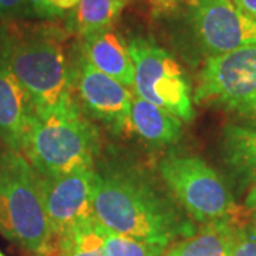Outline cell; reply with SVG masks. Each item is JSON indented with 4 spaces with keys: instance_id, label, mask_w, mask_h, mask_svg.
<instances>
[{
    "instance_id": "cell-1",
    "label": "cell",
    "mask_w": 256,
    "mask_h": 256,
    "mask_svg": "<svg viewBox=\"0 0 256 256\" xmlns=\"http://www.w3.org/2000/svg\"><path fill=\"white\" fill-rule=\"evenodd\" d=\"M92 212L106 228L164 248L198 229L165 185L124 161L104 162L96 170Z\"/></svg>"
},
{
    "instance_id": "cell-2",
    "label": "cell",
    "mask_w": 256,
    "mask_h": 256,
    "mask_svg": "<svg viewBox=\"0 0 256 256\" xmlns=\"http://www.w3.org/2000/svg\"><path fill=\"white\" fill-rule=\"evenodd\" d=\"M0 66L28 92L37 116L78 108L66 33L52 23L0 20Z\"/></svg>"
},
{
    "instance_id": "cell-3",
    "label": "cell",
    "mask_w": 256,
    "mask_h": 256,
    "mask_svg": "<svg viewBox=\"0 0 256 256\" xmlns=\"http://www.w3.org/2000/svg\"><path fill=\"white\" fill-rule=\"evenodd\" d=\"M98 150V130L78 107L46 116L34 114L22 154L37 174L57 178L94 170Z\"/></svg>"
},
{
    "instance_id": "cell-4",
    "label": "cell",
    "mask_w": 256,
    "mask_h": 256,
    "mask_svg": "<svg viewBox=\"0 0 256 256\" xmlns=\"http://www.w3.org/2000/svg\"><path fill=\"white\" fill-rule=\"evenodd\" d=\"M0 234L37 255H50L53 232L38 174L22 152L0 151Z\"/></svg>"
},
{
    "instance_id": "cell-5",
    "label": "cell",
    "mask_w": 256,
    "mask_h": 256,
    "mask_svg": "<svg viewBox=\"0 0 256 256\" xmlns=\"http://www.w3.org/2000/svg\"><path fill=\"white\" fill-rule=\"evenodd\" d=\"M158 174L196 224L246 218L248 210L239 208L220 175L200 156L170 154L158 162Z\"/></svg>"
},
{
    "instance_id": "cell-6",
    "label": "cell",
    "mask_w": 256,
    "mask_h": 256,
    "mask_svg": "<svg viewBox=\"0 0 256 256\" xmlns=\"http://www.w3.org/2000/svg\"><path fill=\"white\" fill-rule=\"evenodd\" d=\"M128 50L134 64V94L191 122L195 117L191 86L174 56L142 37L132 38Z\"/></svg>"
},
{
    "instance_id": "cell-7",
    "label": "cell",
    "mask_w": 256,
    "mask_h": 256,
    "mask_svg": "<svg viewBox=\"0 0 256 256\" xmlns=\"http://www.w3.org/2000/svg\"><path fill=\"white\" fill-rule=\"evenodd\" d=\"M192 100L235 112L256 124V44L206 57Z\"/></svg>"
},
{
    "instance_id": "cell-8",
    "label": "cell",
    "mask_w": 256,
    "mask_h": 256,
    "mask_svg": "<svg viewBox=\"0 0 256 256\" xmlns=\"http://www.w3.org/2000/svg\"><path fill=\"white\" fill-rule=\"evenodd\" d=\"M72 63V84L76 101L87 116L100 121L116 136L130 134L132 92L88 63L82 50Z\"/></svg>"
},
{
    "instance_id": "cell-9",
    "label": "cell",
    "mask_w": 256,
    "mask_h": 256,
    "mask_svg": "<svg viewBox=\"0 0 256 256\" xmlns=\"http://www.w3.org/2000/svg\"><path fill=\"white\" fill-rule=\"evenodd\" d=\"M186 8L194 37L206 57L256 44V20L232 0H195Z\"/></svg>"
},
{
    "instance_id": "cell-10",
    "label": "cell",
    "mask_w": 256,
    "mask_h": 256,
    "mask_svg": "<svg viewBox=\"0 0 256 256\" xmlns=\"http://www.w3.org/2000/svg\"><path fill=\"white\" fill-rule=\"evenodd\" d=\"M94 176L96 168L57 178L38 175L43 206L53 232V239L80 220L94 215Z\"/></svg>"
},
{
    "instance_id": "cell-11",
    "label": "cell",
    "mask_w": 256,
    "mask_h": 256,
    "mask_svg": "<svg viewBox=\"0 0 256 256\" xmlns=\"http://www.w3.org/2000/svg\"><path fill=\"white\" fill-rule=\"evenodd\" d=\"M36 111L16 77L0 66V140L8 150L23 152Z\"/></svg>"
},
{
    "instance_id": "cell-12",
    "label": "cell",
    "mask_w": 256,
    "mask_h": 256,
    "mask_svg": "<svg viewBox=\"0 0 256 256\" xmlns=\"http://www.w3.org/2000/svg\"><path fill=\"white\" fill-rule=\"evenodd\" d=\"M78 48L92 67L128 88H132L134 64L130 56L128 43L117 32L110 28L82 37Z\"/></svg>"
},
{
    "instance_id": "cell-13",
    "label": "cell",
    "mask_w": 256,
    "mask_h": 256,
    "mask_svg": "<svg viewBox=\"0 0 256 256\" xmlns=\"http://www.w3.org/2000/svg\"><path fill=\"white\" fill-rule=\"evenodd\" d=\"M130 132L150 146H172L182 138V121L174 114L142 100L132 92Z\"/></svg>"
},
{
    "instance_id": "cell-14",
    "label": "cell",
    "mask_w": 256,
    "mask_h": 256,
    "mask_svg": "<svg viewBox=\"0 0 256 256\" xmlns=\"http://www.w3.org/2000/svg\"><path fill=\"white\" fill-rule=\"evenodd\" d=\"M245 220H222L204 224L188 238L166 248L162 256H230L239 226Z\"/></svg>"
},
{
    "instance_id": "cell-15",
    "label": "cell",
    "mask_w": 256,
    "mask_h": 256,
    "mask_svg": "<svg viewBox=\"0 0 256 256\" xmlns=\"http://www.w3.org/2000/svg\"><path fill=\"white\" fill-rule=\"evenodd\" d=\"M220 148L230 171L244 182L256 184V126H225Z\"/></svg>"
},
{
    "instance_id": "cell-16",
    "label": "cell",
    "mask_w": 256,
    "mask_h": 256,
    "mask_svg": "<svg viewBox=\"0 0 256 256\" xmlns=\"http://www.w3.org/2000/svg\"><path fill=\"white\" fill-rule=\"evenodd\" d=\"M48 256H107L96 216L80 220L56 236Z\"/></svg>"
},
{
    "instance_id": "cell-17",
    "label": "cell",
    "mask_w": 256,
    "mask_h": 256,
    "mask_svg": "<svg viewBox=\"0 0 256 256\" xmlns=\"http://www.w3.org/2000/svg\"><path fill=\"white\" fill-rule=\"evenodd\" d=\"M130 0H80L70 13L72 28L86 37L104 28H110L120 18Z\"/></svg>"
},
{
    "instance_id": "cell-18",
    "label": "cell",
    "mask_w": 256,
    "mask_h": 256,
    "mask_svg": "<svg viewBox=\"0 0 256 256\" xmlns=\"http://www.w3.org/2000/svg\"><path fill=\"white\" fill-rule=\"evenodd\" d=\"M102 246L107 256H162L166 248L117 234L98 222Z\"/></svg>"
},
{
    "instance_id": "cell-19",
    "label": "cell",
    "mask_w": 256,
    "mask_h": 256,
    "mask_svg": "<svg viewBox=\"0 0 256 256\" xmlns=\"http://www.w3.org/2000/svg\"><path fill=\"white\" fill-rule=\"evenodd\" d=\"M80 0H26V9L37 18L54 20L70 16Z\"/></svg>"
},
{
    "instance_id": "cell-20",
    "label": "cell",
    "mask_w": 256,
    "mask_h": 256,
    "mask_svg": "<svg viewBox=\"0 0 256 256\" xmlns=\"http://www.w3.org/2000/svg\"><path fill=\"white\" fill-rule=\"evenodd\" d=\"M230 256H256V222H244L238 229Z\"/></svg>"
},
{
    "instance_id": "cell-21",
    "label": "cell",
    "mask_w": 256,
    "mask_h": 256,
    "mask_svg": "<svg viewBox=\"0 0 256 256\" xmlns=\"http://www.w3.org/2000/svg\"><path fill=\"white\" fill-rule=\"evenodd\" d=\"M150 6L156 14H168L171 12H175L181 6H186L195 0H148Z\"/></svg>"
},
{
    "instance_id": "cell-22",
    "label": "cell",
    "mask_w": 256,
    "mask_h": 256,
    "mask_svg": "<svg viewBox=\"0 0 256 256\" xmlns=\"http://www.w3.org/2000/svg\"><path fill=\"white\" fill-rule=\"evenodd\" d=\"M23 9H26V0H0V20L14 18Z\"/></svg>"
},
{
    "instance_id": "cell-23",
    "label": "cell",
    "mask_w": 256,
    "mask_h": 256,
    "mask_svg": "<svg viewBox=\"0 0 256 256\" xmlns=\"http://www.w3.org/2000/svg\"><path fill=\"white\" fill-rule=\"evenodd\" d=\"M239 10H242L246 16L256 20V0H232Z\"/></svg>"
},
{
    "instance_id": "cell-24",
    "label": "cell",
    "mask_w": 256,
    "mask_h": 256,
    "mask_svg": "<svg viewBox=\"0 0 256 256\" xmlns=\"http://www.w3.org/2000/svg\"><path fill=\"white\" fill-rule=\"evenodd\" d=\"M246 210L256 222V184H252L246 196Z\"/></svg>"
},
{
    "instance_id": "cell-25",
    "label": "cell",
    "mask_w": 256,
    "mask_h": 256,
    "mask_svg": "<svg viewBox=\"0 0 256 256\" xmlns=\"http://www.w3.org/2000/svg\"><path fill=\"white\" fill-rule=\"evenodd\" d=\"M0 256H6V255H4V254H3V252L0 250Z\"/></svg>"
},
{
    "instance_id": "cell-26",
    "label": "cell",
    "mask_w": 256,
    "mask_h": 256,
    "mask_svg": "<svg viewBox=\"0 0 256 256\" xmlns=\"http://www.w3.org/2000/svg\"><path fill=\"white\" fill-rule=\"evenodd\" d=\"M37 256H46V255H37Z\"/></svg>"
},
{
    "instance_id": "cell-27",
    "label": "cell",
    "mask_w": 256,
    "mask_h": 256,
    "mask_svg": "<svg viewBox=\"0 0 256 256\" xmlns=\"http://www.w3.org/2000/svg\"><path fill=\"white\" fill-rule=\"evenodd\" d=\"M252 126H256V124H252Z\"/></svg>"
}]
</instances>
